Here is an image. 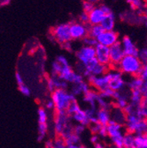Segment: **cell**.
Segmentation results:
<instances>
[{"instance_id": "1", "label": "cell", "mask_w": 147, "mask_h": 148, "mask_svg": "<svg viewBox=\"0 0 147 148\" xmlns=\"http://www.w3.org/2000/svg\"><path fill=\"white\" fill-rule=\"evenodd\" d=\"M73 123L70 120V116L67 115L65 111L56 112L54 117V132L57 136L66 138L68 135L73 132Z\"/></svg>"}, {"instance_id": "2", "label": "cell", "mask_w": 147, "mask_h": 148, "mask_svg": "<svg viewBox=\"0 0 147 148\" xmlns=\"http://www.w3.org/2000/svg\"><path fill=\"white\" fill-rule=\"evenodd\" d=\"M50 99L54 103L56 112L65 111L72 101L77 100V98L73 96L70 91H68V89H56L51 92Z\"/></svg>"}, {"instance_id": "3", "label": "cell", "mask_w": 147, "mask_h": 148, "mask_svg": "<svg viewBox=\"0 0 147 148\" xmlns=\"http://www.w3.org/2000/svg\"><path fill=\"white\" fill-rule=\"evenodd\" d=\"M144 64L141 61L137 58V57H133V56H124L122 59L118 64L116 69L120 71L123 75H130L137 76V74Z\"/></svg>"}, {"instance_id": "4", "label": "cell", "mask_w": 147, "mask_h": 148, "mask_svg": "<svg viewBox=\"0 0 147 148\" xmlns=\"http://www.w3.org/2000/svg\"><path fill=\"white\" fill-rule=\"evenodd\" d=\"M123 126L126 132L134 135L147 133V120L140 119L135 114L126 115V120Z\"/></svg>"}, {"instance_id": "5", "label": "cell", "mask_w": 147, "mask_h": 148, "mask_svg": "<svg viewBox=\"0 0 147 148\" xmlns=\"http://www.w3.org/2000/svg\"><path fill=\"white\" fill-rule=\"evenodd\" d=\"M108 67L98 63V61L94 58L86 65H82L78 63L77 64V72L80 73L84 77V79H88L94 76H101L107 73L108 71Z\"/></svg>"}, {"instance_id": "6", "label": "cell", "mask_w": 147, "mask_h": 148, "mask_svg": "<svg viewBox=\"0 0 147 148\" xmlns=\"http://www.w3.org/2000/svg\"><path fill=\"white\" fill-rule=\"evenodd\" d=\"M106 128L107 138L111 141L112 146L115 148H122V139L125 133L124 126L113 121H110Z\"/></svg>"}, {"instance_id": "7", "label": "cell", "mask_w": 147, "mask_h": 148, "mask_svg": "<svg viewBox=\"0 0 147 148\" xmlns=\"http://www.w3.org/2000/svg\"><path fill=\"white\" fill-rule=\"evenodd\" d=\"M107 75L108 77V87L114 92L121 91L126 87V80L123 77V74L117 69H111L107 71Z\"/></svg>"}, {"instance_id": "8", "label": "cell", "mask_w": 147, "mask_h": 148, "mask_svg": "<svg viewBox=\"0 0 147 148\" xmlns=\"http://www.w3.org/2000/svg\"><path fill=\"white\" fill-rule=\"evenodd\" d=\"M54 40L60 44H64L67 42L71 41L70 34V23H61L55 27L52 30V34Z\"/></svg>"}, {"instance_id": "9", "label": "cell", "mask_w": 147, "mask_h": 148, "mask_svg": "<svg viewBox=\"0 0 147 148\" xmlns=\"http://www.w3.org/2000/svg\"><path fill=\"white\" fill-rule=\"evenodd\" d=\"M124 52L122 50L121 42L118 41L115 44L109 47V59H110V65L109 68L116 69L118 64L124 57Z\"/></svg>"}, {"instance_id": "10", "label": "cell", "mask_w": 147, "mask_h": 148, "mask_svg": "<svg viewBox=\"0 0 147 148\" xmlns=\"http://www.w3.org/2000/svg\"><path fill=\"white\" fill-rule=\"evenodd\" d=\"M76 58L79 64L82 65H86L91 61L95 58V49L94 47L83 46L79 49L76 52Z\"/></svg>"}, {"instance_id": "11", "label": "cell", "mask_w": 147, "mask_h": 148, "mask_svg": "<svg viewBox=\"0 0 147 148\" xmlns=\"http://www.w3.org/2000/svg\"><path fill=\"white\" fill-rule=\"evenodd\" d=\"M70 34L71 40H82L88 34V27L80 22L70 23Z\"/></svg>"}, {"instance_id": "12", "label": "cell", "mask_w": 147, "mask_h": 148, "mask_svg": "<svg viewBox=\"0 0 147 148\" xmlns=\"http://www.w3.org/2000/svg\"><path fill=\"white\" fill-rule=\"evenodd\" d=\"M96 41L99 44L110 47L116 42L119 41V34L115 31H104L100 36H98L96 38Z\"/></svg>"}, {"instance_id": "13", "label": "cell", "mask_w": 147, "mask_h": 148, "mask_svg": "<svg viewBox=\"0 0 147 148\" xmlns=\"http://www.w3.org/2000/svg\"><path fill=\"white\" fill-rule=\"evenodd\" d=\"M87 82L91 86V88L94 89L97 92H100L107 87H108V77L107 75V73L103 74L101 76H94V77H90L87 79Z\"/></svg>"}, {"instance_id": "14", "label": "cell", "mask_w": 147, "mask_h": 148, "mask_svg": "<svg viewBox=\"0 0 147 148\" xmlns=\"http://www.w3.org/2000/svg\"><path fill=\"white\" fill-rule=\"evenodd\" d=\"M95 49V59L101 64L107 66L109 68L110 59H109V48L101 44L97 43L94 47Z\"/></svg>"}, {"instance_id": "15", "label": "cell", "mask_w": 147, "mask_h": 148, "mask_svg": "<svg viewBox=\"0 0 147 148\" xmlns=\"http://www.w3.org/2000/svg\"><path fill=\"white\" fill-rule=\"evenodd\" d=\"M121 42V45L122 48V50L124 52V55L126 56H133V57H137L138 53V48L135 44V42L132 41V39L130 36L125 35L122 37Z\"/></svg>"}, {"instance_id": "16", "label": "cell", "mask_w": 147, "mask_h": 148, "mask_svg": "<svg viewBox=\"0 0 147 148\" xmlns=\"http://www.w3.org/2000/svg\"><path fill=\"white\" fill-rule=\"evenodd\" d=\"M91 86L89 85V83L87 82V80H83L82 82L76 84V85H72L70 92V94L78 98L79 96H83L84 95H85L87 92H89L91 90Z\"/></svg>"}, {"instance_id": "17", "label": "cell", "mask_w": 147, "mask_h": 148, "mask_svg": "<svg viewBox=\"0 0 147 148\" xmlns=\"http://www.w3.org/2000/svg\"><path fill=\"white\" fill-rule=\"evenodd\" d=\"M47 87L48 90L52 92L56 89H68L69 84L66 81L59 79L58 77L51 76L47 80Z\"/></svg>"}, {"instance_id": "18", "label": "cell", "mask_w": 147, "mask_h": 148, "mask_svg": "<svg viewBox=\"0 0 147 148\" xmlns=\"http://www.w3.org/2000/svg\"><path fill=\"white\" fill-rule=\"evenodd\" d=\"M106 14L101 9L100 6H95L88 13L89 17V24L90 25H99L105 18Z\"/></svg>"}, {"instance_id": "19", "label": "cell", "mask_w": 147, "mask_h": 148, "mask_svg": "<svg viewBox=\"0 0 147 148\" xmlns=\"http://www.w3.org/2000/svg\"><path fill=\"white\" fill-rule=\"evenodd\" d=\"M99 95V92L94 89H91L89 92H87L85 95L82 96V101L87 106L92 108H97L96 101Z\"/></svg>"}, {"instance_id": "20", "label": "cell", "mask_w": 147, "mask_h": 148, "mask_svg": "<svg viewBox=\"0 0 147 148\" xmlns=\"http://www.w3.org/2000/svg\"><path fill=\"white\" fill-rule=\"evenodd\" d=\"M96 120L101 125L107 126L111 121L110 110L105 108H98L96 111Z\"/></svg>"}, {"instance_id": "21", "label": "cell", "mask_w": 147, "mask_h": 148, "mask_svg": "<svg viewBox=\"0 0 147 148\" xmlns=\"http://www.w3.org/2000/svg\"><path fill=\"white\" fill-rule=\"evenodd\" d=\"M110 116H111V121L117 123L119 124L124 125L125 120H126V115L124 113L123 109H120L116 107H112L110 109Z\"/></svg>"}, {"instance_id": "22", "label": "cell", "mask_w": 147, "mask_h": 148, "mask_svg": "<svg viewBox=\"0 0 147 148\" xmlns=\"http://www.w3.org/2000/svg\"><path fill=\"white\" fill-rule=\"evenodd\" d=\"M104 31H112L116 26V15L114 12L107 14L100 24Z\"/></svg>"}, {"instance_id": "23", "label": "cell", "mask_w": 147, "mask_h": 148, "mask_svg": "<svg viewBox=\"0 0 147 148\" xmlns=\"http://www.w3.org/2000/svg\"><path fill=\"white\" fill-rule=\"evenodd\" d=\"M70 120L74 123H79V124H82L85 126H88L90 123V121L85 112V110L83 108L79 109L77 113L73 114L72 116H70Z\"/></svg>"}, {"instance_id": "24", "label": "cell", "mask_w": 147, "mask_h": 148, "mask_svg": "<svg viewBox=\"0 0 147 148\" xmlns=\"http://www.w3.org/2000/svg\"><path fill=\"white\" fill-rule=\"evenodd\" d=\"M144 82L146 81H144L138 76H132L128 81H126V87L130 91L139 90Z\"/></svg>"}, {"instance_id": "25", "label": "cell", "mask_w": 147, "mask_h": 148, "mask_svg": "<svg viewBox=\"0 0 147 148\" xmlns=\"http://www.w3.org/2000/svg\"><path fill=\"white\" fill-rule=\"evenodd\" d=\"M143 95L139 90H133L130 91V98H129V103H131L134 106H138L142 100H143Z\"/></svg>"}, {"instance_id": "26", "label": "cell", "mask_w": 147, "mask_h": 148, "mask_svg": "<svg viewBox=\"0 0 147 148\" xmlns=\"http://www.w3.org/2000/svg\"><path fill=\"white\" fill-rule=\"evenodd\" d=\"M134 148H147V134L134 135Z\"/></svg>"}, {"instance_id": "27", "label": "cell", "mask_w": 147, "mask_h": 148, "mask_svg": "<svg viewBox=\"0 0 147 148\" xmlns=\"http://www.w3.org/2000/svg\"><path fill=\"white\" fill-rule=\"evenodd\" d=\"M49 131V123H38L37 127V141L42 142L47 137Z\"/></svg>"}, {"instance_id": "28", "label": "cell", "mask_w": 147, "mask_h": 148, "mask_svg": "<svg viewBox=\"0 0 147 148\" xmlns=\"http://www.w3.org/2000/svg\"><path fill=\"white\" fill-rule=\"evenodd\" d=\"M103 32H104V30L100 24L99 25H91L88 27V35L93 37V38H95V39L98 36H100Z\"/></svg>"}, {"instance_id": "29", "label": "cell", "mask_w": 147, "mask_h": 148, "mask_svg": "<svg viewBox=\"0 0 147 148\" xmlns=\"http://www.w3.org/2000/svg\"><path fill=\"white\" fill-rule=\"evenodd\" d=\"M122 148H134V134L126 132L123 135Z\"/></svg>"}, {"instance_id": "30", "label": "cell", "mask_w": 147, "mask_h": 148, "mask_svg": "<svg viewBox=\"0 0 147 148\" xmlns=\"http://www.w3.org/2000/svg\"><path fill=\"white\" fill-rule=\"evenodd\" d=\"M96 105L98 108H105V109H111L113 107V103L112 101H109L107 99L102 98L100 95H98L97 98V101H96Z\"/></svg>"}, {"instance_id": "31", "label": "cell", "mask_w": 147, "mask_h": 148, "mask_svg": "<svg viewBox=\"0 0 147 148\" xmlns=\"http://www.w3.org/2000/svg\"><path fill=\"white\" fill-rule=\"evenodd\" d=\"M37 119L38 123H48L49 122V113L43 107H40L37 110Z\"/></svg>"}, {"instance_id": "32", "label": "cell", "mask_w": 147, "mask_h": 148, "mask_svg": "<svg viewBox=\"0 0 147 148\" xmlns=\"http://www.w3.org/2000/svg\"><path fill=\"white\" fill-rule=\"evenodd\" d=\"M81 108H81L79 102L78 101V100H74V101H72L70 103V105L68 106L67 109L65 110V112L67 113L68 116H72L73 114L77 113L78 111H79V109H81Z\"/></svg>"}, {"instance_id": "33", "label": "cell", "mask_w": 147, "mask_h": 148, "mask_svg": "<svg viewBox=\"0 0 147 148\" xmlns=\"http://www.w3.org/2000/svg\"><path fill=\"white\" fill-rule=\"evenodd\" d=\"M64 139L67 145H80L81 137L78 136L74 132H72L70 135H68L66 138H64Z\"/></svg>"}, {"instance_id": "34", "label": "cell", "mask_w": 147, "mask_h": 148, "mask_svg": "<svg viewBox=\"0 0 147 148\" xmlns=\"http://www.w3.org/2000/svg\"><path fill=\"white\" fill-rule=\"evenodd\" d=\"M127 3L130 5L131 9L136 10L137 12L145 9V5L143 0H127Z\"/></svg>"}, {"instance_id": "35", "label": "cell", "mask_w": 147, "mask_h": 148, "mask_svg": "<svg viewBox=\"0 0 147 148\" xmlns=\"http://www.w3.org/2000/svg\"><path fill=\"white\" fill-rule=\"evenodd\" d=\"M67 145L62 137L57 136L52 139V148H66Z\"/></svg>"}, {"instance_id": "36", "label": "cell", "mask_w": 147, "mask_h": 148, "mask_svg": "<svg viewBox=\"0 0 147 148\" xmlns=\"http://www.w3.org/2000/svg\"><path fill=\"white\" fill-rule=\"evenodd\" d=\"M99 92V95L104 98V99H107V100H109V101H112L113 100V96H114V94H115V92L112 90V89H110L109 87H107L100 92Z\"/></svg>"}, {"instance_id": "37", "label": "cell", "mask_w": 147, "mask_h": 148, "mask_svg": "<svg viewBox=\"0 0 147 148\" xmlns=\"http://www.w3.org/2000/svg\"><path fill=\"white\" fill-rule=\"evenodd\" d=\"M82 43L83 46H88V47H95L97 45V41L95 38H93V37L89 36L88 34L86 36H85L82 39Z\"/></svg>"}, {"instance_id": "38", "label": "cell", "mask_w": 147, "mask_h": 148, "mask_svg": "<svg viewBox=\"0 0 147 148\" xmlns=\"http://www.w3.org/2000/svg\"><path fill=\"white\" fill-rule=\"evenodd\" d=\"M137 58L141 61L143 64H147V49L145 47L138 49Z\"/></svg>"}, {"instance_id": "39", "label": "cell", "mask_w": 147, "mask_h": 148, "mask_svg": "<svg viewBox=\"0 0 147 148\" xmlns=\"http://www.w3.org/2000/svg\"><path fill=\"white\" fill-rule=\"evenodd\" d=\"M87 127L82 124H79V123H74L73 125V132L75 134H77L78 136L81 137L86 131Z\"/></svg>"}, {"instance_id": "40", "label": "cell", "mask_w": 147, "mask_h": 148, "mask_svg": "<svg viewBox=\"0 0 147 148\" xmlns=\"http://www.w3.org/2000/svg\"><path fill=\"white\" fill-rule=\"evenodd\" d=\"M62 69V65L60 64H58L56 60H55L52 64H51V76H54V77H57L58 74L60 72Z\"/></svg>"}, {"instance_id": "41", "label": "cell", "mask_w": 147, "mask_h": 148, "mask_svg": "<svg viewBox=\"0 0 147 148\" xmlns=\"http://www.w3.org/2000/svg\"><path fill=\"white\" fill-rule=\"evenodd\" d=\"M101 126L102 125H101L98 122H94V123H90L89 125L87 126V128L92 134H98Z\"/></svg>"}, {"instance_id": "42", "label": "cell", "mask_w": 147, "mask_h": 148, "mask_svg": "<svg viewBox=\"0 0 147 148\" xmlns=\"http://www.w3.org/2000/svg\"><path fill=\"white\" fill-rule=\"evenodd\" d=\"M18 86H19V91L21 92V94L23 95L24 96H30L32 95V90H31V88L28 86H27L26 84Z\"/></svg>"}, {"instance_id": "43", "label": "cell", "mask_w": 147, "mask_h": 148, "mask_svg": "<svg viewBox=\"0 0 147 148\" xmlns=\"http://www.w3.org/2000/svg\"><path fill=\"white\" fill-rule=\"evenodd\" d=\"M94 5H93L92 3H90L87 0H85L82 3V8H83V12H86V13H89L94 8Z\"/></svg>"}, {"instance_id": "44", "label": "cell", "mask_w": 147, "mask_h": 148, "mask_svg": "<svg viewBox=\"0 0 147 148\" xmlns=\"http://www.w3.org/2000/svg\"><path fill=\"white\" fill-rule=\"evenodd\" d=\"M137 76L144 81H147V64H144L140 69Z\"/></svg>"}, {"instance_id": "45", "label": "cell", "mask_w": 147, "mask_h": 148, "mask_svg": "<svg viewBox=\"0 0 147 148\" xmlns=\"http://www.w3.org/2000/svg\"><path fill=\"white\" fill-rule=\"evenodd\" d=\"M79 22L84 24V25H87L89 24V17H88V13L85 12H82L79 16Z\"/></svg>"}, {"instance_id": "46", "label": "cell", "mask_w": 147, "mask_h": 148, "mask_svg": "<svg viewBox=\"0 0 147 148\" xmlns=\"http://www.w3.org/2000/svg\"><path fill=\"white\" fill-rule=\"evenodd\" d=\"M56 61L60 64L62 66H66V65H70V63L67 59L66 57H64V56L61 55V56H57V58H56Z\"/></svg>"}, {"instance_id": "47", "label": "cell", "mask_w": 147, "mask_h": 148, "mask_svg": "<svg viewBox=\"0 0 147 148\" xmlns=\"http://www.w3.org/2000/svg\"><path fill=\"white\" fill-rule=\"evenodd\" d=\"M47 111H52V110H55V106H54V103L53 101H51V99H49L45 101V104H44V107H43Z\"/></svg>"}, {"instance_id": "48", "label": "cell", "mask_w": 147, "mask_h": 148, "mask_svg": "<svg viewBox=\"0 0 147 148\" xmlns=\"http://www.w3.org/2000/svg\"><path fill=\"white\" fill-rule=\"evenodd\" d=\"M15 80H16V83L18 84V86H21V85L25 84L24 79H23V78H22V76H21V72H20V71H18L15 72Z\"/></svg>"}, {"instance_id": "49", "label": "cell", "mask_w": 147, "mask_h": 148, "mask_svg": "<svg viewBox=\"0 0 147 148\" xmlns=\"http://www.w3.org/2000/svg\"><path fill=\"white\" fill-rule=\"evenodd\" d=\"M99 137H100V138L102 140V139H105V138H107V128H106V126H101V130L99 131V132H98V134H97Z\"/></svg>"}, {"instance_id": "50", "label": "cell", "mask_w": 147, "mask_h": 148, "mask_svg": "<svg viewBox=\"0 0 147 148\" xmlns=\"http://www.w3.org/2000/svg\"><path fill=\"white\" fill-rule=\"evenodd\" d=\"M90 141H91L92 144L94 145H96L97 143H99V142H101L102 140L100 138V137L97 134H92V136L90 138Z\"/></svg>"}, {"instance_id": "51", "label": "cell", "mask_w": 147, "mask_h": 148, "mask_svg": "<svg viewBox=\"0 0 147 148\" xmlns=\"http://www.w3.org/2000/svg\"><path fill=\"white\" fill-rule=\"evenodd\" d=\"M100 7H101V9L103 11V12L107 15V14H109V13H111V12H113V11H112V9L110 8L109 6H107V5H99Z\"/></svg>"}, {"instance_id": "52", "label": "cell", "mask_w": 147, "mask_h": 148, "mask_svg": "<svg viewBox=\"0 0 147 148\" xmlns=\"http://www.w3.org/2000/svg\"><path fill=\"white\" fill-rule=\"evenodd\" d=\"M63 47H64L66 50H68V51H71V50L73 49L72 43H71L70 42H67L64 43V44H63Z\"/></svg>"}, {"instance_id": "53", "label": "cell", "mask_w": 147, "mask_h": 148, "mask_svg": "<svg viewBox=\"0 0 147 148\" xmlns=\"http://www.w3.org/2000/svg\"><path fill=\"white\" fill-rule=\"evenodd\" d=\"M45 148H52V139H48L44 143Z\"/></svg>"}, {"instance_id": "54", "label": "cell", "mask_w": 147, "mask_h": 148, "mask_svg": "<svg viewBox=\"0 0 147 148\" xmlns=\"http://www.w3.org/2000/svg\"><path fill=\"white\" fill-rule=\"evenodd\" d=\"M80 145H67L66 148H80Z\"/></svg>"}, {"instance_id": "55", "label": "cell", "mask_w": 147, "mask_h": 148, "mask_svg": "<svg viewBox=\"0 0 147 148\" xmlns=\"http://www.w3.org/2000/svg\"><path fill=\"white\" fill-rule=\"evenodd\" d=\"M87 1H89L90 3H92L93 5H95L99 2V0H87Z\"/></svg>"}, {"instance_id": "56", "label": "cell", "mask_w": 147, "mask_h": 148, "mask_svg": "<svg viewBox=\"0 0 147 148\" xmlns=\"http://www.w3.org/2000/svg\"><path fill=\"white\" fill-rule=\"evenodd\" d=\"M80 148H88V147L85 146V145H80Z\"/></svg>"}]
</instances>
